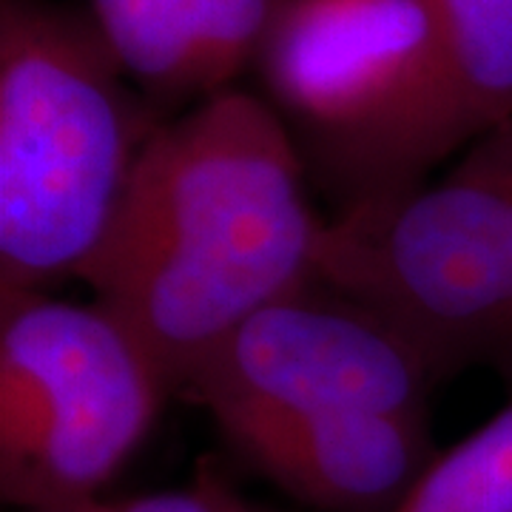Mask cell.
<instances>
[{"label":"cell","mask_w":512,"mask_h":512,"mask_svg":"<svg viewBox=\"0 0 512 512\" xmlns=\"http://www.w3.org/2000/svg\"><path fill=\"white\" fill-rule=\"evenodd\" d=\"M276 0H92V18L123 72L154 100L228 92L256 63Z\"/></svg>","instance_id":"8"},{"label":"cell","mask_w":512,"mask_h":512,"mask_svg":"<svg viewBox=\"0 0 512 512\" xmlns=\"http://www.w3.org/2000/svg\"><path fill=\"white\" fill-rule=\"evenodd\" d=\"M447 379L424 350L362 299L313 279L248 316L185 382L208 413L427 416Z\"/></svg>","instance_id":"6"},{"label":"cell","mask_w":512,"mask_h":512,"mask_svg":"<svg viewBox=\"0 0 512 512\" xmlns=\"http://www.w3.org/2000/svg\"><path fill=\"white\" fill-rule=\"evenodd\" d=\"M256 66L342 211L416 188L476 143L430 0H276Z\"/></svg>","instance_id":"3"},{"label":"cell","mask_w":512,"mask_h":512,"mask_svg":"<svg viewBox=\"0 0 512 512\" xmlns=\"http://www.w3.org/2000/svg\"><path fill=\"white\" fill-rule=\"evenodd\" d=\"M94 18L0 6V296L80 279L154 134Z\"/></svg>","instance_id":"2"},{"label":"cell","mask_w":512,"mask_h":512,"mask_svg":"<svg viewBox=\"0 0 512 512\" xmlns=\"http://www.w3.org/2000/svg\"><path fill=\"white\" fill-rule=\"evenodd\" d=\"M393 512H512V396L493 419L436 453Z\"/></svg>","instance_id":"10"},{"label":"cell","mask_w":512,"mask_h":512,"mask_svg":"<svg viewBox=\"0 0 512 512\" xmlns=\"http://www.w3.org/2000/svg\"><path fill=\"white\" fill-rule=\"evenodd\" d=\"M316 279L399 325L444 376L498 370L512 325V120L436 183L325 222Z\"/></svg>","instance_id":"4"},{"label":"cell","mask_w":512,"mask_h":512,"mask_svg":"<svg viewBox=\"0 0 512 512\" xmlns=\"http://www.w3.org/2000/svg\"><path fill=\"white\" fill-rule=\"evenodd\" d=\"M305 171L274 106L237 89L148 137L80 279L174 387L248 316L316 279L325 222Z\"/></svg>","instance_id":"1"},{"label":"cell","mask_w":512,"mask_h":512,"mask_svg":"<svg viewBox=\"0 0 512 512\" xmlns=\"http://www.w3.org/2000/svg\"><path fill=\"white\" fill-rule=\"evenodd\" d=\"M46 512H251V507L217 476H200L185 490L131 495V498L97 495Z\"/></svg>","instance_id":"11"},{"label":"cell","mask_w":512,"mask_h":512,"mask_svg":"<svg viewBox=\"0 0 512 512\" xmlns=\"http://www.w3.org/2000/svg\"><path fill=\"white\" fill-rule=\"evenodd\" d=\"M501 379H504V384L510 387V396H512V325H510V336H507V348H504V356H501V365H498V370H495Z\"/></svg>","instance_id":"12"},{"label":"cell","mask_w":512,"mask_h":512,"mask_svg":"<svg viewBox=\"0 0 512 512\" xmlns=\"http://www.w3.org/2000/svg\"><path fill=\"white\" fill-rule=\"evenodd\" d=\"M225 439L319 512H393L436 458L427 416L214 410Z\"/></svg>","instance_id":"7"},{"label":"cell","mask_w":512,"mask_h":512,"mask_svg":"<svg viewBox=\"0 0 512 512\" xmlns=\"http://www.w3.org/2000/svg\"><path fill=\"white\" fill-rule=\"evenodd\" d=\"M163 367L103 305L0 296V493L26 512L97 498L148 439Z\"/></svg>","instance_id":"5"},{"label":"cell","mask_w":512,"mask_h":512,"mask_svg":"<svg viewBox=\"0 0 512 512\" xmlns=\"http://www.w3.org/2000/svg\"><path fill=\"white\" fill-rule=\"evenodd\" d=\"M473 137L512 120V0H430Z\"/></svg>","instance_id":"9"}]
</instances>
